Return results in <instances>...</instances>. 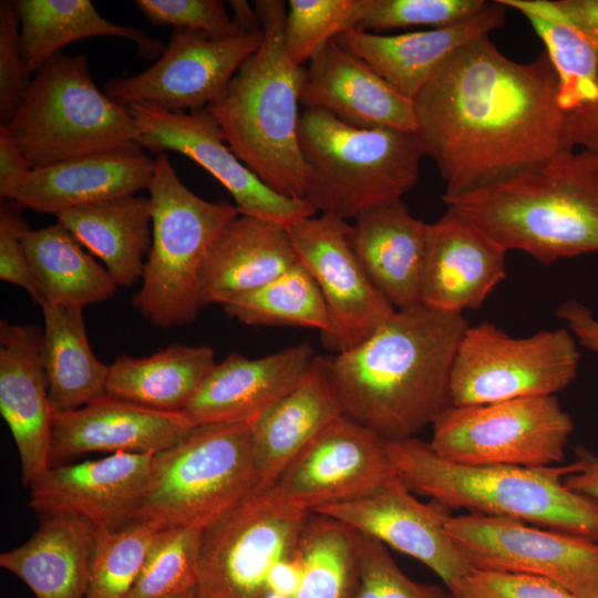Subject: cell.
I'll return each instance as SVG.
<instances>
[{
    "label": "cell",
    "mask_w": 598,
    "mask_h": 598,
    "mask_svg": "<svg viewBox=\"0 0 598 598\" xmlns=\"http://www.w3.org/2000/svg\"><path fill=\"white\" fill-rule=\"evenodd\" d=\"M424 156L445 182L443 197L493 184L573 150L558 79L543 52L518 63L488 35L455 51L413 100Z\"/></svg>",
    "instance_id": "obj_1"
},
{
    "label": "cell",
    "mask_w": 598,
    "mask_h": 598,
    "mask_svg": "<svg viewBox=\"0 0 598 598\" xmlns=\"http://www.w3.org/2000/svg\"><path fill=\"white\" fill-rule=\"evenodd\" d=\"M467 326L462 313L417 303L329 358L344 414L385 441L415 437L451 405V370Z\"/></svg>",
    "instance_id": "obj_2"
},
{
    "label": "cell",
    "mask_w": 598,
    "mask_h": 598,
    "mask_svg": "<svg viewBox=\"0 0 598 598\" xmlns=\"http://www.w3.org/2000/svg\"><path fill=\"white\" fill-rule=\"evenodd\" d=\"M443 200L506 251L545 264L598 251V158L586 151Z\"/></svg>",
    "instance_id": "obj_3"
},
{
    "label": "cell",
    "mask_w": 598,
    "mask_h": 598,
    "mask_svg": "<svg viewBox=\"0 0 598 598\" xmlns=\"http://www.w3.org/2000/svg\"><path fill=\"white\" fill-rule=\"evenodd\" d=\"M254 3L262 42L207 110L229 148L264 184L299 199L305 197L306 179L298 135L305 66L295 64L286 52V2Z\"/></svg>",
    "instance_id": "obj_4"
},
{
    "label": "cell",
    "mask_w": 598,
    "mask_h": 598,
    "mask_svg": "<svg viewBox=\"0 0 598 598\" xmlns=\"http://www.w3.org/2000/svg\"><path fill=\"white\" fill-rule=\"evenodd\" d=\"M383 441L394 474L414 494L450 509L504 517L598 542V502L569 489L564 467L463 465L439 456L416 437Z\"/></svg>",
    "instance_id": "obj_5"
},
{
    "label": "cell",
    "mask_w": 598,
    "mask_h": 598,
    "mask_svg": "<svg viewBox=\"0 0 598 598\" xmlns=\"http://www.w3.org/2000/svg\"><path fill=\"white\" fill-rule=\"evenodd\" d=\"M298 135L306 164L303 198L317 213L355 219L401 200L417 182L424 153L414 132L359 128L305 109Z\"/></svg>",
    "instance_id": "obj_6"
},
{
    "label": "cell",
    "mask_w": 598,
    "mask_h": 598,
    "mask_svg": "<svg viewBox=\"0 0 598 598\" xmlns=\"http://www.w3.org/2000/svg\"><path fill=\"white\" fill-rule=\"evenodd\" d=\"M147 190L152 244L133 306L154 327L186 326L203 308L198 280L206 254L238 212L228 202H210L192 192L164 153L155 158Z\"/></svg>",
    "instance_id": "obj_7"
},
{
    "label": "cell",
    "mask_w": 598,
    "mask_h": 598,
    "mask_svg": "<svg viewBox=\"0 0 598 598\" xmlns=\"http://www.w3.org/2000/svg\"><path fill=\"white\" fill-rule=\"evenodd\" d=\"M258 492L249 424L196 425L155 455L153 476L133 522L158 530L204 529Z\"/></svg>",
    "instance_id": "obj_8"
},
{
    "label": "cell",
    "mask_w": 598,
    "mask_h": 598,
    "mask_svg": "<svg viewBox=\"0 0 598 598\" xmlns=\"http://www.w3.org/2000/svg\"><path fill=\"white\" fill-rule=\"evenodd\" d=\"M6 126L32 168L140 140L127 107L97 89L86 54L62 51L35 72L23 103Z\"/></svg>",
    "instance_id": "obj_9"
},
{
    "label": "cell",
    "mask_w": 598,
    "mask_h": 598,
    "mask_svg": "<svg viewBox=\"0 0 598 598\" xmlns=\"http://www.w3.org/2000/svg\"><path fill=\"white\" fill-rule=\"evenodd\" d=\"M580 353L566 329L513 338L491 322L467 326L450 375V403L555 395L577 375Z\"/></svg>",
    "instance_id": "obj_10"
},
{
    "label": "cell",
    "mask_w": 598,
    "mask_h": 598,
    "mask_svg": "<svg viewBox=\"0 0 598 598\" xmlns=\"http://www.w3.org/2000/svg\"><path fill=\"white\" fill-rule=\"evenodd\" d=\"M432 450L463 465L551 466L574 423L555 395L450 405L432 423Z\"/></svg>",
    "instance_id": "obj_11"
},
{
    "label": "cell",
    "mask_w": 598,
    "mask_h": 598,
    "mask_svg": "<svg viewBox=\"0 0 598 598\" xmlns=\"http://www.w3.org/2000/svg\"><path fill=\"white\" fill-rule=\"evenodd\" d=\"M310 514L264 491L205 527L198 597L266 598L274 569L297 548Z\"/></svg>",
    "instance_id": "obj_12"
},
{
    "label": "cell",
    "mask_w": 598,
    "mask_h": 598,
    "mask_svg": "<svg viewBox=\"0 0 598 598\" xmlns=\"http://www.w3.org/2000/svg\"><path fill=\"white\" fill-rule=\"evenodd\" d=\"M445 532L473 568L544 577L577 598H598V542L515 519L446 516Z\"/></svg>",
    "instance_id": "obj_13"
},
{
    "label": "cell",
    "mask_w": 598,
    "mask_h": 598,
    "mask_svg": "<svg viewBox=\"0 0 598 598\" xmlns=\"http://www.w3.org/2000/svg\"><path fill=\"white\" fill-rule=\"evenodd\" d=\"M126 107L140 132V146L158 154L173 151L193 159L229 192L238 214L285 228L317 214L305 198L282 196L264 184L229 148L207 107L175 112L150 102Z\"/></svg>",
    "instance_id": "obj_14"
},
{
    "label": "cell",
    "mask_w": 598,
    "mask_h": 598,
    "mask_svg": "<svg viewBox=\"0 0 598 598\" xmlns=\"http://www.w3.org/2000/svg\"><path fill=\"white\" fill-rule=\"evenodd\" d=\"M349 228L346 220L326 214L286 228L300 264L326 301L330 329L321 334L322 341L337 354L361 344L396 310L359 264L348 240Z\"/></svg>",
    "instance_id": "obj_15"
},
{
    "label": "cell",
    "mask_w": 598,
    "mask_h": 598,
    "mask_svg": "<svg viewBox=\"0 0 598 598\" xmlns=\"http://www.w3.org/2000/svg\"><path fill=\"white\" fill-rule=\"evenodd\" d=\"M262 29L230 39L173 29L157 61L132 76L111 79L104 93L127 106L150 102L175 112L206 109L217 100L239 69L255 53Z\"/></svg>",
    "instance_id": "obj_16"
},
{
    "label": "cell",
    "mask_w": 598,
    "mask_h": 598,
    "mask_svg": "<svg viewBox=\"0 0 598 598\" xmlns=\"http://www.w3.org/2000/svg\"><path fill=\"white\" fill-rule=\"evenodd\" d=\"M393 475L382 439L343 414L309 442L266 491L315 513L370 495Z\"/></svg>",
    "instance_id": "obj_17"
},
{
    "label": "cell",
    "mask_w": 598,
    "mask_h": 598,
    "mask_svg": "<svg viewBox=\"0 0 598 598\" xmlns=\"http://www.w3.org/2000/svg\"><path fill=\"white\" fill-rule=\"evenodd\" d=\"M421 561L454 594L472 566L445 532L448 509L419 501L394 474L362 498L317 512Z\"/></svg>",
    "instance_id": "obj_18"
},
{
    "label": "cell",
    "mask_w": 598,
    "mask_h": 598,
    "mask_svg": "<svg viewBox=\"0 0 598 598\" xmlns=\"http://www.w3.org/2000/svg\"><path fill=\"white\" fill-rule=\"evenodd\" d=\"M154 466L155 455L136 453L52 466L29 485L28 506L39 515H72L94 526L121 527L133 522Z\"/></svg>",
    "instance_id": "obj_19"
},
{
    "label": "cell",
    "mask_w": 598,
    "mask_h": 598,
    "mask_svg": "<svg viewBox=\"0 0 598 598\" xmlns=\"http://www.w3.org/2000/svg\"><path fill=\"white\" fill-rule=\"evenodd\" d=\"M43 330L0 321V412L16 443L29 486L51 467L55 412L42 358Z\"/></svg>",
    "instance_id": "obj_20"
},
{
    "label": "cell",
    "mask_w": 598,
    "mask_h": 598,
    "mask_svg": "<svg viewBox=\"0 0 598 598\" xmlns=\"http://www.w3.org/2000/svg\"><path fill=\"white\" fill-rule=\"evenodd\" d=\"M506 250L457 213L429 224L421 303L446 312L477 309L506 276Z\"/></svg>",
    "instance_id": "obj_21"
},
{
    "label": "cell",
    "mask_w": 598,
    "mask_h": 598,
    "mask_svg": "<svg viewBox=\"0 0 598 598\" xmlns=\"http://www.w3.org/2000/svg\"><path fill=\"white\" fill-rule=\"evenodd\" d=\"M300 104L359 128H416L413 101L334 40L305 65Z\"/></svg>",
    "instance_id": "obj_22"
},
{
    "label": "cell",
    "mask_w": 598,
    "mask_h": 598,
    "mask_svg": "<svg viewBox=\"0 0 598 598\" xmlns=\"http://www.w3.org/2000/svg\"><path fill=\"white\" fill-rule=\"evenodd\" d=\"M195 426L184 412L153 410L104 394L78 410L55 413L51 467L92 452L156 455Z\"/></svg>",
    "instance_id": "obj_23"
},
{
    "label": "cell",
    "mask_w": 598,
    "mask_h": 598,
    "mask_svg": "<svg viewBox=\"0 0 598 598\" xmlns=\"http://www.w3.org/2000/svg\"><path fill=\"white\" fill-rule=\"evenodd\" d=\"M315 357L308 342L257 359L231 352L216 363L183 412L195 425L249 424L299 382Z\"/></svg>",
    "instance_id": "obj_24"
},
{
    "label": "cell",
    "mask_w": 598,
    "mask_h": 598,
    "mask_svg": "<svg viewBox=\"0 0 598 598\" xmlns=\"http://www.w3.org/2000/svg\"><path fill=\"white\" fill-rule=\"evenodd\" d=\"M155 159L137 143L33 168L11 199L22 208L58 214L148 189Z\"/></svg>",
    "instance_id": "obj_25"
},
{
    "label": "cell",
    "mask_w": 598,
    "mask_h": 598,
    "mask_svg": "<svg viewBox=\"0 0 598 598\" xmlns=\"http://www.w3.org/2000/svg\"><path fill=\"white\" fill-rule=\"evenodd\" d=\"M505 9L495 0L472 19L446 28L394 35L351 29L333 40L363 60L400 94L413 101L455 51L502 28Z\"/></svg>",
    "instance_id": "obj_26"
},
{
    "label": "cell",
    "mask_w": 598,
    "mask_h": 598,
    "mask_svg": "<svg viewBox=\"0 0 598 598\" xmlns=\"http://www.w3.org/2000/svg\"><path fill=\"white\" fill-rule=\"evenodd\" d=\"M343 414L329 358L316 355L299 382L249 423L259 492L271 487L305 446Z\"/></svg>",
    "instance_id": "obj_27"
},
{
    "label": "cell",
    "mask_w": 598,
    "mask_h": 598,
    "mask_svg": "<svg viewBox=\"0 0 598 598\" xmlns=\"http://www.w3.org/2000/svg\"><path fill=\"white\" fill-rule=\"evenodd\" d=\"M299 262L287 229L238 214L217 236L199 271L202 307L251 292Z\"/></svg>",
    "instance_id": "obj_28"
},
{
    "label": "cell",
    "mask_w": 598,
    "mask_h": 598,
    "mask_svg": "<svg viewBox=\"0 0 598 598\" xmlns=\"http://www.w3.org/2000/svg\"><path fill=\"white\" fill-rule=\"evenodd\" d=\"M429 224L395 200L372 207L350 225L348 240L375 288L396 309L421 303Z\"/></svg>",
    "instance_id": "obj_29"
},
{
    "label": "cell",
    "mask_w": 598,
    "mask_h": 598,
    "mask_svg": "<svg viewBox=\"0 0 598 598\" xmlns=\"http://www.w3.org/2000/svg\"><path fill=\"white\" fill-rule=\"evenodd\" d=\"M95 526L62 514L40 515L33 535L0 555L1 568L21 579L37 598H85Z\"/></svg>",
    "instance_id": "obj_30"
},
{
    "label": "cell",
    "mask_w": 598,
    "mask_h": 598,
    "mask_svg": "<svg viewBox=\"0 0 598 598\" xmlns=\"http://www.w3.org/2000/svg\"><path fill=\"white\" fill-rule=\"evenodd\" d=\"M58 223L100 258L117 286L143 276L152 244L150 197L124 196L55 214Z\"/></svg>",
    "instance_id": "obj_31"
},
{
    "label": "cell",
    "mask_w": 598,
    "mask_h": 598,
    "mask_svg": "<svg viewBox=\"0 0 598 598\" xmlns=\"http://www.w3.org/2000/svg\"><path fill=\"white\" fill-rule=\"evenodd\" d=\"M216 365L210 347L171 344L151 355H120L109 365L106 394L153 410L183 412Z\"/></svg>",
    "instance_id": "obj_32"
},
{
    "label": "cell",
    "mask_w": 598,
    "mask_h": 598,
    "mask_svg": "<svg viewBox=\"0 0 598 598\" xmlns=\"http://www.w3.org/2000/svg\"><path fill=\"white\" fill-rule=\"evenodd\" d=\"M22 54L35 73L65 45L93 38L115 37L132 41L145 59H158L165 47L142 29L120 25L101 16L90 0H16Z\"/></svg>",
    "instance_id": "obj_33"
},
{
    "label": "cell",
    "mask_w": 598,
    "mask_h": 598,
    "mask_svg": "<svg viewBox=\"0 0 598 598\" xmlns=\"http://www.w3.org/2000/svg\"><path fill=\"white\" fill-rule=\"evenodd\" d=\"M22 241L42 297L41 306L83 310L115 295L117 285L106 268L60 223L30 228Z\"/></svg>",
    "instance_id": "obj_34"
},
{
    "label": "cell",
    "mask_w": 598,
    "mask_h": 598,
    "mask_svg": "<svg viewBox=\"0 0 598 598\" xmlns=\"http://www.w3.org/2000/svg\"><path fill=\"white\" fill-rule=\"evenodd\" d=\"M42 358L54 412L78 410L106 394L109 365L93 353L82 309L41 306Z\"/></svg>",
    "instance_id": "obj_35"
},
{
    "label": "cell",
    "mask_w": 598,
    "mask_h": 598,
    "mask_svg": "<svg viewBox=\"0 0 598 598\" xmlns=\"http://www.w3.org/2000/svg\"><path fill=\"white\" fill-rule=\"evenodd\" d=\"M298 549L302 574L293 598L352 597L359 579L355 529L311 513Z\"/></svg>",
    "instance_id": "obj_36"
},
{
    "label": "cell",
    "mask_w": 598,
    "mask_h": 598,
    "mask_svg": "<svg viewBox=\"0 0 598 598\" xmlns=\"http://www.w3.org/2000/svg\"><path fill=\"white\" fill-rule=\"evenodd\" d=\"M225 312L249 326H293L330 329V317L322 293L300 264L262 287L224 305Z\"/></svg>",
    "instance_id": "obj_37"
},
{
    "label": "cell",
    "mask_w": 598,
    "mask_h": 598,
    "mask_svg": "<svg viewBox=\"0 0 598 598\" xmlns=\"http://www.w3.org/2000/svg\"><path fill=\"white\" fill-rule=\"evenodd\" d=\"M158 532L137 522L121 527L95 526L85 598H126Z\"/></svg>",
    "instance_id": "obj_38"
},
{
    "label": "cell",
    "mask_w": 598,
    "mask_h": 598,
    "mask_svg": "<svg viewBox=\"0 0 598 598\" xmlns=\"http://www.w3.org/2000/svg\"><path fill=\"white\" fill-rule=\"evenodd\" d=\"M542 39L558 79V100L566 112L592 102L598 94V47L571 24L524 16Z\"/></svg>",
    "instance_id": "obj_39"
},
{
    "label": "cell",
    "mask_w": 598,
    "mask_h": 598,
    "mask_svg": "<svg viewBox=\"0 0 598 598\" xmlns=\"http://www.w3.org/2000/svg\"><path fill=\"white\" fill-rule=\"evenodd\" d=\"M203 529L159 530L126 598H172L197 585Z\"/></svg>",
    "instance_id": "obj_40"
},
{
    "label": "cell",
    "mask_w": 598,
    "mask_h": 598,
    "mask_svg": "<svg viewBox=\"0 0 598 598\" xmlns=\"http://www.w3.org/2000/svg\"><path fill=\"white\" fill-rule=\"evenodd\" d=\"M374 0H290L285 48L289 59L305 66L338 34L357 29Z\"/></svg>",
    "instance_id": "obj_41"
},
{
    "label": "cell",
    "mask_w": 598,
    "mask_h": 598,
    "mask_svg": "<svg viewBox=\"0 0 598 598\" xmlns=\"http://www.w3.org/2000/svg\"><path fill=\"white\" fill-rule=\"evenodd\" d=\"M484 0H374L357 29L381 32L409 27L446 28L482 12Z\"/></svg>",
    "instance_id": "obj_42"
},
{
    "label": "cell",
    "mask_w": 598,
    "mask_h": 598,
    "mask_svg": "<svg viewBox=\"0 0 598 598\" xmlns=\"http://www.w3.org/2000/svg\"><path fill=\"white\" fill-rule=\"evenodd\" d=\"M357 532L359 579L351 598H450L451 592L410 579L380 540Z\"/></svg>",
    "instance_id": "obj_43"
},
{
    "label": "cell",
    "mask_w": 598,
    "mask_h": 598,
    "mask_svg": "<svg viewBox=\"0 0 598 598\" xmlns=\"http://www.w3.org/2000/svg\"><path fill=\"white\" fill-rule=\"evenodd\" d=\"M142 14L154 25H172L230 39L244 33L221 0H135Z\"/></svg>",
    "instance_id": "obj_44"
},
{
    "label": "cell",
    "mask_w": 598,
    "mask_h": 598,
    "mask_svg": "<svg viewBox=\"0 0 598 598\" xmlns=\"http://www.w3.org/2000/svg\"><path fill=\"white\" fill-rule=\"evenodd\" d=\"M21 48L20 20L13 1H0V123L7 125L32 82Z\"/></svg>",
    "instance_id": "obj_45"
},
{
    "label": "cell",
    "mask_w": 598,
    "mask_h": 598,
    "mask_svg": "<svg viewBox=\"0 0 598 598\" xmlns=\"http://www.w3.org/2000/svg\"><path fill=\"white\" fill-rule=\"evenodd\" d=\"M453 595L457 598H577L544 577L477 568H472Z\"/></svg>",
    "instance_id": "obj_46"
},
{
    "label": "cell",
    "mask_w": 598,
    "mask_h": 598,
    "mask_svg": "<svg viewBox=\"0 0 598 598\" xmlns=\"http://www.w3.org/2000/svg\"><path fill=\"white\" fill-rule=\"evenodd\" d=\"M22 209L13 199H1L0 279L22 288L41 306L42 297L22 241L23 235L30 229Z\"/></svg>",
    "instance_id": "obj_47"
},
{
    "label": "cell",
    "mask_w": 598,
    "mask_h": 598,
    "mask_svg": "<svg viewBox=\"0 0 598 598\" xmlns=\"http://www.w3.org/2000/svg\"><path fill=\"white\" fill-rule=\"evenodd\" d=\"M523 16L565 21L598 47V0H497Z\"/></svg>",
    "instance_id": "obj_48"
},
{
    "label": "cell",
    "mask_w": 598,
    "mask_h": 598,
    "mask_svg": "<svg viewBox=\"0 0 598 598\" xmlns=\"http://www.w3.org/2000/svg\"><path fill=\"white\" fill-rule=\"evenodd\" d=\"M22 151L11 137L8 127L0 125V197L11 199L16 189L32 171Z\"/></svg>",
    "instance_id": "obj_49"
},
{
    "label": "cell",
    "mask_w": 598,
    "mask_h": 598,
    "mask_svg": "<svg viewBox=\"0 0 598 598\" xmlns=\"http://www.w3.org/2000/svg\"><path fill=\"white\" fill-rule=\"evenodd\" d=\"M568 140L598 158V94L589 104L568 113Z\"/></svg>",
    "instance_id": "obj_50"
},
{
    "label": "cell",
    "mask_w": 598,
    "mask_h": 598,
    "mask_svg": "<svg viewBox=\"0 0 598 598\" xmlns=\"http://www.w3.org/2000/svg\"><path fill=\"white\" fill-rule=\"evenodd\" d=\"M556 315L582 347L598 353V320L586 306L569 300L558 307Z\"/></svg>",
    "instance_id": "obj_51"
},
{
    "label": "cell",
    "mask_w": 598,
    "mask_h": 598,
    "mask_svg": "<svg viewBox=\"0 0 598 598\" xmlns=\"http://www.w3.org/2000/svg\"><path fill=\"white\" fill-rule=\"evenodd\" d=\"M564 483L569 489L597 501L598 457H582L581 467L566 475Z\"/></svg>",
    "instance_id": "obj_52"
},
{
    "label": "cell",
    "mask_w": 598,
    "mask_h": 598,
    "mask_svg": "<svg viewBox=\"0 0 598 598\" xmlns=\"http://www.w3.org/2000/svg\"><path fill=\"white\" fill-rule=\"evenodd\" d=\"M227 3L234 12V21L244 33L261 30V22L255 6L251 7L244 0H231Z\"/></svg>",
    "instance_id": "obj_53"
},
{
    "label": "cell",
    "mask_w": 598,
    "mask_h": 598,
    "mask_svg": "<svg viewBox=\"0 0 598 598\" xmlns=\"http://www.w3.org/2000/svg\"><path fill=\"white\" fill-rule=\"evenodd\" d=\"M172 598H199L198 597V594H197V590H196V587L190 589V590H187L185 592H182L175 597H172Z\"/></svg>",
    "instance_id": "obj_54"
},
{
    "label": "cell",
    "mask_w": 598,
    "mask_h": 598,
    "mask_svg": "<svg viewBox=\"0 0 598 598\" xmlns=\"http://www.w3.org/2000/svg\"><path fill=\"white\" fill-rule=\"evenodd\" d=\"M450 598H457L456 596H454L453 594H451V597Z\"/></svg>",
    "instance_id": "obj_55"
}]
</instances>
